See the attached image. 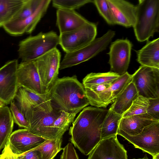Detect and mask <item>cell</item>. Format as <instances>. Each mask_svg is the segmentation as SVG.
I'll use <instances>...</instances> for the list:
<instances>
[{
    "label": "cell",
    "mask_w": 159,
    "mask_h": 159,
    "mask_svg": "<svg viewBox=\"0 0 159 159\" xmlns=\"http://www.w3.org/2000/svg\"><path fill=\"white\" fill-rule=\"evenodd\" d=\"M15 98L16 105L29 124L27 129L46 139L62 138L76 115L66 112L52 102L53 110L48 112L16 95Z\"/></svg>",
    "instance_id": "obj_1"
},
{
    "label": "cell",
    "mask_w": 159,
    "mask_h": 159,
    "mask_svg": "<svg viewBox=\"0 0 159 159\" xmlns=\"http://www.w3.org/2000/svg\"><path fill=\"white\" fill-rule=\"evenodd\" d=\"M108 110L88 107L72 122L69 133L74 146L88 155L101 140V129Z\"/></svg>",
    "instance_id": "obj_2"
},
{
    "label": "cell",
    "mask_w": 159,
    "mask_h": 159,
    "mask_svg": "<svg viewBox=\"0 0 159 159\" xmlns=\"http://www.w3.org/2000/svg\"><path fill=\"white\" fill-rule=\"evenodd\" d=\"M49 93L52 102L68 113L77 114L89 104L84 86L76 75L57 78Z\"/></svg>",
    "instance_id": "obj_3"
},
{
    "label": "cell",
    "mask_w": 159,
    "mask_h": 159,
    "mask_svg": "<svg viewBox=\"0 0 159 159\" xmlns=\"http://www.w3.org/2000/svg\"><path fill=\"white\" fill-rule=\"evenodd\" d=\"M133 26L137 40H147L159 32V0H139Z\"/></svg>",
    "instance_id": "obj_4"
},
{
    "label": "cell",
    "mask_w": 159,
    "mask_h": 159,
    "mask_svg": "<svg viewBox=\"0 0 159 159\" xmlns=\"http://www.w3.org/2000/svg\"><path fill=\"white\" fill-rule=\"evenodd\" d=\"M59 36L53 31L40 32L21 41L19 44V57L22 62L32 61L56 48Z\"/></svg>",
    "instance_id": "obj_5"
},
{
    "label": "cell",
    "mask_w": 159,
    "mask_h": 159,
    "mask_svg": "<svg viewBox=\"0 0 159 159\" xmlns=\"http://www.w3.org/2000/svg\"><path fill=\"white\" fill-rule=\"evenodd\" d=\"M115 35L110 30L102 37L95 39L88 44L72 52L66 53L60 63L62 70L86 61L105 50Z\"/></svg>",
    "instance_id": "obj_6"
},
{
    "label": "cell",
    "mask_w": 159,
    "mask_h": 159,
    "mask_svg": "<svg viewBox=\"0 0 159 159\" xmlns=\"http://www.w3.org/2000/svg\"><path fill=\"white\" fill-rule=\"evenodd\" d=\"M97 34L96 25L88 21L74 30L60 34L59 44L66 53L72 52L90 43Z\"/></svg>",
    "instance_id": "obj_7"
},
{
    "label": "cell",
    "mask_w": 159,
    "mask_h": 159,
    "mask_svg": "<svg viewBox=\"0 0 159 159\" xmlns=\"http://www.w3.org/2000/svg\"><path fill=\"white\" fill-rule=\"evenodd\" d=\"M132 75L139 95L159 98V69L141 65Z\"/></svg>",
    "instance_id": "obj_8"
},
{
    "label": "cell",
    "mask_w": 159,
    "mask_h": 159,
    "mask_svg": "<svg viewBox=\"0 0 159 159\" xmlns=\"http://www.w3.org/2000/svg\"><path fill=\"white\" fill-rule=\"evenodd\" d=\"M61 54L55 48L34 60L42 84L49 91L57 79Z\"/></svg>",
    "instance_id": "obj_9"
},
{
    "label": "cell",
    "mask_w": 159,
    "mask_h": 159,
    "mask_svg": "<svg viewBox=\"0 0 159 159\" xmlns=\"http://www.w3.org/2000/svg\"><path fill=\"white\" fill-rule=\"evenodd\" d=\"M117 135L124 138L139 148L153 157L159 154V121L145 127L139 134L130 135L123 132H118Z\"/></svg>",
    "instance_id": "obj_10"
},
{
    "label": "cell",
    "mask_w": 159,
    "mask_h": 159,
    "mask_svg": "<svg viewBox=\"0 0 159 159\" xmlns=\"http://www.w3.org/2000/svg\"><path fill=\"white\" fill-rule=\"evenodd\" d=\"M132 45L127 39H117L111 44L109 63L111 72L121 75L126 72L129 65Z\"/></svg>",
    "instance_id": "obj_11"
},
{
    "label": "cell",
    "mask_w": 159,
    "mask_h": 159,
    "mask_svg": "<svg viewBox=\"0 0 159 159\" xmlns=\"http://www.w3.org/2000/svg\"><path fill=\"white\" fill-rule=\"evenodd\" d=\"M16 75L19 88L22 87L41 95L48 93L42 84L33 61H21L18 65Z\"/></svg>",
    "instance_id": "obj_12"
},
{
    "label": "cell",
    "mask_w": 159,
    "mask_h": 159,
    "mask_svg": "<svg viewBox=\"0 0 159 159\" xmlns=\"http://www.w3.org/2000/svg\"><path fill=\"white\" fill-rule=\"evenodd\" d=\"M18 61H9L0 68V99L6 105L15 98L19 88L16 75Z\"/></svg>",
    "instance_id": "obj_13"
},
{
    "label": "cell",
    "mask_w": 159,
    "mask_h": 159,
    "mask_svg": "<svg viewBox=\"0 0 159 159\" xmlns=\"http://www.w3.org/2000/svg\"><path fill=\"white\" fill-rule=\"evenodd\" d=\"M51 1L42 0L39 7L32 15L22 20L10 21L2 27L8 33L12 35H21L24 33H31L46 13Z\"/></svg>",
    "instance_id": "obj_14"
},
{
    "label": "cell",
    "mask_w": 159,
    "mask_h": 159,
    "mask_svg": "<svg viewBox=\"0 0 159 159\" xmlns=\"http://www.w3.org/2000/svg\"><path fill=\"white\" fill-rule=\"evenodd\" d=\"M117 136L101 139L89 155L87 159H128L127 151Z\"/></svg>",
    "instance_id": "obj_15"
},
{
    "label": "cell",
    "mask_w": 159,
    "mask_h": 159,
    "mask_svg": "<svg viewBox=\"0 0 159 159\" xmlns=\"http://www.w3.org/2000/svg\"><path fill=\"white\" fill-rule=\"evenodd\" d=\"M46 140L24 128L12 132L7 143L12 153L18 155L35 148Z\"/></svg>",
    "instance_id": "obj_16"
},
{
    "label": "cell",
    "mask_w": 159,
    "mask_h": 159,
    "mask_svg": "<svg viewBox=\"0 0 159 159\" xmlns=\"http://www.w3.org/2000/svg\"><path fill=\"white\" fill-rule=\"evenodd\" d=\"M116 24L126 27H133L136 20L135 6L123 0H107Z\"/></svg>",
    "instance_id": "obj_17"
},
{
    "label": "cell",
    "mask_w": 159,
    "mask_h": 159,
    "mask_svg": "<svg viewBox=\"0 0 159 159\" xmlns=\"http://www.w3.org/2000/svg\"><path fill=\"white\" fill-rule=\"evenodd\" d=\"M158 121L159 120L153 118L147 113L122 117L117 132L136 135L140 133L146 126Z\"/></svg>",
    "instance_id": "obj_18"
},
{
    "label": "cell",
    "mask_w": 159,
    "mask_h": 159,
    "mask_svg": "<svg viewBox=\"0 0 159 159\" xmlns=\"http://www.w3.org/2000/svg\"><path fill=\"white\" fill-rule=\"evenodd\" d=\"M56 17V25L60 34L74 30L88 21L73 10L57 9Z\"/></svg>",
    "instance_id": "obj_19"
},
{
    "label": "cell",
    "mask_w": 159,
    "mask_h": 159,
    "mask_svg": "<svg viewBox=\"0 0 159 159\" xmlns=\"http://www.w3.org/2000/svg\"><path fill=\"white\" fill-rule=\"evenodd\" d=\"M137 61L141 66L159 69V39L147 40L146 45L136 51Z\"/></svg>",
    "instance_id": "obj_20"
},
{
    "label": "cell",
    "mask_w": 159,
    "mask_h": 159,
    "mask_svg": "<svg viewBox=\"0 0 159 159\" xmlns=\"http://www.w3.org/2000/svg\"><path fill=\"white\" fill-rule=\"evenodd\" d=\"M136 88L131 81L121 93L115 99L110 108L116 113L122 115L138 96Z\"/></svg>",
    "instance_id": "obj_21"
},
{
    "label": "cell",
    "mask_w": 159,
    "mask_h": 159,
    "mask_svg": "<svg viewBox=\"0 0 159 159\" xmlns=\"http://www.w3.org/2000/svg\"><path fill=\"white\" fill-rule=\"evenodd\" d=\"M16 95L44 111L50 112L53 110V105L49 93L44 95H39L24 88L20 87L18 89Z\"/></svg>",
    "instance_id": "obj_22"
},
{
    "label": "cell",
    "mask_w": 159,
    "mask_h": 159,
    "mask_svg": "<svg viewBox=\"0 0 159 159\" xmlns=\"http://www.w3.org/2000/svg\"><path fill=\"white\" fill-rule=\"evenodd\" d=\"M13 125L10 109L6 106L0 107V152L7 143L12 133Z\"/></svg>",
    "instance_id": "obj_23"
},
{
    "label": "cell",
    "mask_w": 159,
    "mask_h": 159,
    "mask_svg": "<svg viewBox=\"0 0 159 159\" xmlns=\"http://www.w3.org/2000/svg\"><path fill=\"white\" fill-rule=\"evenodd\" d=\"M25 1L0 0V19L4 25L14 19L21 10Z\"/></svg>",
    "instance_id": "obj_24"
},
{
    "label": "cell",
    "mask_w": 159,
    "mask_h": 159,
    "mask_svg": "<svg viewBox=\"0 0 159 159\" xmlns=\"http://www.w3.org/2000/svg\"><path fill=\"white\" fill-rule=\"evenodd\" d=\"M122 115H119L110 108L103 120L101 129V139L117 135L120 121Z\"/></svg>",
    "instance_id": "obj_25"
},
{
    "label": "cell",
    "mask_w": 159,
    "mask_h": 159,
    "mask_svg": "<svg viewBox=\"0 0 159 159\" xmlns=\"http://www.w3.org/2000/svg\"><path fill=\"white\" fill-rule=\"evenodd\" d=\"M120 76L111 71L105 73H91L84 78L82 84L84 89L88 88L96 85L112 83Z\"/></svg>",
    "instance_id": "obj_26"
},
{
    "label": "cell",
    "mask_w": 159,
    "mask_h": 159,
    "mask_svg": "<svg viewBox=\"0 0 159 159\" xmlns=\"http://www.w3.org/2000/svg\"><path fill=\"white\" fill-rule=\"evenodd\" d=\"M62 138L47 139L35 148L40 151L42 159H53L62 149Z\"/></svg>",
    "instance_id": "obj_27"
},
{
    "label": "cell",
    "mask_w": 159,
    "mask_h": 159,
    "mask_svg": "<svg viewBox=\"0 0 159 159\" xmlns=\"http://www.w3.org/2000/svg\"><path fill=\"white\" fill-rule=\"evenodd\" d=\"M149 103L148 98L139 95L129 109L122 115V117L147 113Z\"/></svg>",
    "instance_id": "obj_28"
},
{
    "label": "cell",
    "mask_w": 159,
    "mask_h": 159,
    "mask_svg": "<svg viewBox=\"0 0 159 159\" xmlns=\"http://www.w3.org/2000/svg\"><path fill=\"white\" fill-rule=\"evenodd\" d=\"M132 75L127 72L120 75L113 82L110 87L111 93V99L114 102L115 99L121 93L128 84L131 81Z\"/></svg>",
    "instance_id": "obj_29"
},
{
    "label": "cell",
    "mask_w": 159,
    "mask_h": 159,
    "mask_svg": "<svg viewBox=\"0 0 159 159\" xmlns=\"http://www.w3.org/2000/svg\"><path fill=\"white\" fill-rule=\"evenodd\" d=\"M42 1V0H26L20 12L11 20H21L29 17L36 11Z\"/></svg>",
    "instance_id": "obj_30"
},
{
    "label": "cell",
    "mask_w": 159,
    "mask_h": 159,
    "mask_svg": "<svg viewBox=\"0 0 159 159\" xmlns=\"http://www.w3.org/2000/svg\"><path fill=\"white\" fill-rule=\"evenodd\" d=\"M100 15L109 25L116 24V21L112 12L107 0H93Z\"/></svg>",
    "instance_id": "obj_31"
},
{
    "label": "cell",
    "mask_w": 159,
    "mask_h": 159,
    "mask_svg": "<svg viewBox=\"0 0 159 159\" xmlns=\"http://www.w3.org/2000/svg\"><path fill=\"white\" fill-rule=\"evenodd\" d=\"M93 2V1L91 0H53L52 5L57 9L74 10L87 3Z\"/></svg>",
    "instance_id": "obj_32"
},
{
    "label": "cell",
    "mask_w": 159,
    "mask_h": 159,
    "mask_svg": "<svg viewBox=\"0 0 159 159\" xmlns=\"http://www.w3.org/2000/svg\"><path fill=\"white\" fill-rule=\"evenodd\" d=\"M13 101L11 102L10 109L14 122L20 127L28 129L30 127L29 123L23 114L18 108L15 102Z\"/></svg>",
    "instance_id": "obj_33"
},
{
    "label": "cell",
    "mask_w": 159,
    "mask_h": 159,
    "mask_svg": "<svg viewBox=\"0 0 159 159\" xmlns=\"http://www.w3.org/2000/svg\"><path fill=\"white\" fill-rule=\"evenodd\" d=\"M148 100L147 113L153 118L159 120V98H149Z\"/></svg>",
    "instance_id": "obj_34"
},
{
    "label": "cell",
    "mask_w": 159,
    "mask_h": 159,
    "mask_svg": "<svg viewBox=\"0 0 159 159\" xmlns=\"http://www.w3.org/2000/svg\"><path fill=\"white\" fill-rule=\"evenodd\" d=\"M61 159H79L73 145L69 143L63 149Z\"/></svg>",
    "instance_id": "obj_35"
},
{
    "label": "cell",
    "mask_w": 159,
    "mask_h": 159,
    "mask_svg": "<svg viewBox=\"0 0 159 159\" xmlns=\"http://www.w3.org/2000/svg\"><path fill=\"white\" fill-rule=\"evenodd\" d=\"M16 156V159H42L40 152L36 148Z\"/></svg>",
    "instance_id": "obj_36"
},
{
    "label": "cell",
    "mask_w": 159,
    "mask_h": 159,
    "mask_svg": "<svg viewBox=\"0 0 159 159\" xmlns=\"http://www.w3.org/2000/svg\"><path fill=\"white\" fill-rule=\"evenodd\" d=\"M3 150L8 159H16V155L11 150L7 143L3 148Z\"/></svg>",
    "instance_id": "obj_37"
},
{
    "label": "cell",
    "mask_w": 159,
    "mask_h": 159,
    "mask_svg": "<svg viewBox=\"0 0 159 159\" xmlns=\"http://www.w3.org/2000/svg\"><path fill=\"white\" fill-rule=\"evenodd\" d=\"M0 159H8L3 150H2V153L0 155Z\"/></svg>",
    "instance_id": "obj_38"
},
{
    "label": "cell",
    "mask_w": 159,
    "mask_h": 159,
    "mask_svg": "<svg viewBox=\"0 0 159 159\" xmlns=\"http://www.w3.org/2000/svg\"><path fill=\"white\" fill-rule=\"evenodd\" d=\"M5 103L2 100L0 99V107L5 106Z\"/></svg>",
    "instance_id": "obj_39"
},
{
    "label": "cell",
    "mask_w": 159,
    "mask_h": 159,
    "mask_svg": "<svg viewBox=\"0 0 159 159\" xmlns=\"http://www.w3.org/2000/svg\"><path fill=\"white\" fill-rule=\"evenodd\" d=\"M152 157L153 159H159V154L156 155Z\"/></svg>",
    "instance_id": "obj_40"
},
{
    "label": "cell",
    "mask_w": 159,
    "mask_h": 159,
    "mask_svg": "<svg viewBox=\"0 0 159 159\" xmlns=\"http://www.w3.org/2000/svg\"><path fill=\"white\" fill-rule=\"evenodd\" d=\"M133 159H149L147 157V155H145L143 157V158H137V159L134 158Z\"/></svg>",
    "instance_id": "obj_41"
},
{
    "label": "cell",
    "mask_w": 159,
    "mask_h": 159,
    "mask_svg": "<svg viewBox=\"0 0 159 159\" xmlns=\"http://www.w3.org/2000/svg\"><path fill=\"white\" fill-rule=\"evenodd\" d=\"M4 25V23L0 19V27H2Z\"/></svg>",
    "instance_id": "obj_42"
}]
</instances>
